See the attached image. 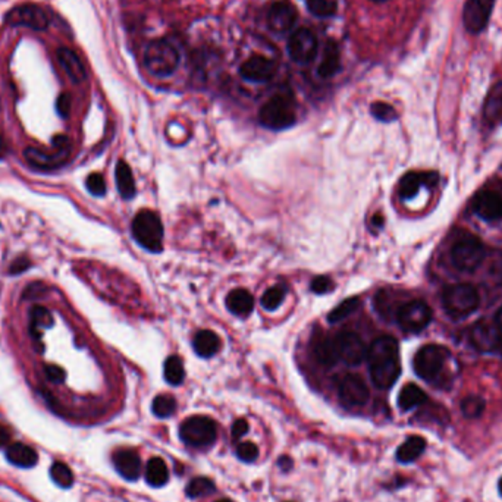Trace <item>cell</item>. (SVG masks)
I'll list each match as a JSON object with an SVG mask.
<instances>
[{"instance_id":"54","label":"cell","mask_w":502,"mask_h":502,"mask_svg":"<svg viewBox=\"0 0 502 502\" xmlns=\"http://www.w3.org/2000/svg\"><path fill=\"white\" fill-rule=\"evenodd\" d=\"M496 324H498V328L502 331V307L499 309V312L496 314Z\"/></svg>"},{"instance_id":"20","label":"cell","mask_w":502,"mask_h":502,"mask_svg":"<svg viewBox=\"0 0 502 502\" xmlns=\"http://www.w3.org/2000/svg\"><path fill=\"white\" fill-rule=\"evenodd\" d=\"M57 62L62 67L65 74L72 79L75 84L83 83L87 78L86 67L83 64L81 57H79L74 50L68 47H59L56 52Z\"/></svg>"},{"instance_id":"10","label":"cell","mask_w":502,"mask_h":502,"mask_svg":"<svg viewBox=\"0 0 502 502\" xmlns=\"http://www.w3.org/2000/svg\"><path fill=\"white\" fill-rule=\"evenodd\" d=\"M5 21L11 25H23L35 31H46L50 25V15L42 6L25 4L11 9L5 16Z\"/></svg>"},{"instance_id":"30","label":"cell","mask_w":502,"mask_h":502,"mask_svg":"<svg viewBox=\"0 0 502 502\" xmlns=\"http://www.w3.org/2000/svg\"><path fill=\"white\" fill-rule=\"evenodd\" d=\"M339 67H341L339 49L333 42H328L324 49V57L317 68V74L322 78H331L339 71Z\"/></svg>"},{"instance_id":"8","label":"cell","mask_w":502,"mask_h":502,"mask_svg":"<svg viewBox=\"0 0 502 502\" xmlns=\"http://www.w3.org/2000/svg\"><path fill=\"white\" fill-rule=\"evenodd\" d=\"M53 153H47L35 147H28L24 152L25 160L33 166V168H40V169H50V168H59L60 165H64L67 162V159L71 152V142L69 138L64 134L55 135L53 139Z\"/></svg>"},{"instance_id":"19","label":"cell","mask_w":502,"mask_h":502,"mask_svg":"<svg viewBox=\"0 0 502 502\" xmlns=\"http://www.w3.org/2000/svg\"><path fill=\"white\" fill-rule=\"evenodd\" d=\"M297 9L288 0H278L272 4L268 12V24L275 33H285L291 30L297 21Z\"/></svg>"},{"instance_id":"2","label":"cell","mask_w":502,"mask_h":502,"mask_svg":"<svg viewBox=\"0 0 502 502\" xmlns=\"http://www.w3.org/2000/svg\"><path fill=\"white\" fill-rule=\"evenodd\" d=\"M132 235L139 246L152 253H160L164 249L162 220L152 210L137 213L132 220Z\"/></svg>"},{"instance_id":"47","label":"cell","mask_w":502,"mask_h":502,"mask_svg":"<svg viewBox=\"0 0 502 502\" xmlns=\"http://www.w3.org/2000/svg\"><path fill=\"white\" fill-rule=\"evenodd\" d=\"M45 372H46L47 379L53 384H62L64 380H65V377H67L65 370L62 367L55 366V365H47L45 367Z\"/></svg>"},{"instance_id":"56","label":"cell","mask_w":502,"mask_h":502,"mask_svg":"<svg viewBox=\"0 0 502 502\" xmlns=\"http://www.w3.org/2000/svg\"><path fill=\"white\" fill-rule=\"evenodd\" d=\"M217 502H231V501L229 499H219Z\"/></svg>"},{"instance_id":"52","label":"cell","mask_w":502,"mask_h":502,"mask_svg":"<svg viewBox=\"0 0 502 502\" xmlns=\"http://www.w3.org/2000/svg\"><path fill=\"white\" fill-rule=\"evenodd\" d=\"M6 153H8V146H6L4 135L0 134V159H4L6 156Z\"/></svg>"},{"instance_id":"12","label":"cell","mask_w":502,"mask_h":502,"mask_svg":"<svg viewBox=\"0 0 502 502\" xmlns=\"http://www.w3.org/2000/svg\"><path fill=\"white\" fill-rule=\"evenodd\" d=\"M319 50V43L316 35L307 30L300 28L294 31L288 42V55L297 64L307 65L313 62Z\"/></svg>"},{"instance_id":"34","label":"cell","mask_w":502,"mask_h":502,"mask_svg":"<svg viewBox=\"0 0 502 502\" xmlns=\"http://www.w3.org/2000/svg\"><path fill=\"white\" fill-rule=\"evenodd\" d=\"M165 379L166 382L178 387L184 382L186 377V370H184V365L183 360H181L178 355H171L166 361H165Z\"/></svg>"},{"instance_id":"23","label":"cell","mask_w":502,"mask_h":502,"mask_svg":"<svg viewBox=\"0 0 502 502\" xmlns=\"http://www.w3.org/2000/svg\"><path fill=\"white\" fill-rule=\"evenodd\" d=\"M6 458L11 464L19 469H31L38 463L37 452L27 444L15 443L6 448Z\"/></svg>"},{"instance_id":"21","label":"cell","mask_w":502,"mask_h":502,"mask_svg":"<svg viewBox=\"0 0 502 502\" xmlns=\"http://www.w3.org/2000/svg\"><path fill=\"white\" fill-rule=\"evenodd\" d=\"M113 466L124 479L134 481L142 472V460L132 450H119L113 454Z\"/></svg>"},{"instance_id":"29","label":"cell","mask_w":502,"mask_h":502,"mask_svg":"<svg viewBox=\"0 0 502 502\" xmlns=\"http://www.w3.org/2000/svg\"><path fill=\"white\" fill-rule=\"evenodd\" d=\"M426 450V440L421 436H410L406 443L397 451V460L399 463H413Z\"/></svg>"},{"instance_id":"42","label":"cell","mask_w":502,"mask_h":502,"mask_svg":"<svg viewBox=\"0 0 502 502\" xmlns=\"http://www.w3.org/2000/svg\"><path fill=\"white\" fill-rule=\"evenodd\" d=\"M372 110V115L379 119V120H382V122H392V120L397 119V112L395 109L388 105V103H384V102H376L372 105L370 108Z\"/></svg>"},{"instance_id":"46","label":"cell","mask_w":502,"mask_h":502,"mask_svg":"<svg viewBox=\"0 0 502 502\" xmlns=\"http://www.w3.org/2000/svg\"><path fill=\"white\" fill-rule=\"evenodd\" d=\"M333 288L332 280L328 276H317L313 279L312 290L316 294H326Z\"/></svg>"},{"instance_id":"22","label":"cell","mask_w":502,"mask_h":502,"mask_svg":"<svg viewBox=\"0 0 502 502\" xmlns=\"http://www.w3.org/2000/svg\"><path fill=\"white\" fill-rule=\"evenodd\" d=\"M436 173L428 172H409L399 181V195L403 198H413L421 186L425 184H435L436 183Z\"/></svg>"},{"instance_id":"15","label":"cell","mask_w":502,"mask_h":502,"mask_svg":"<svg viewBox=\"0 0 502 502\" xmlns=\"http://www.w3.org/2000/svg\"><path fill=\"white\" fill-rule=\"evenodd\" d=\"M338 348L341 360H344L350 366H357L365 358H367V347L365 341L354 332H339L336 333Z\"/></svg>"},{"instance_id":"57","label":"cell","mask_w":502,"mask_h":502,"mask_svg":"<svg viewBox=\"0 0 502 502\" xmlns=\"http://www.w3.org/2000/svg\"><path fill=\"white\" fill-rule=\"evenodd\" d=\"M373 2H379L380 4V2H387V0H373Z\"/></svg>"},{"instance_id":"37","label":"cell","mask_w":502,"mask_h":502,"mask_svg":"<svg viewBox=\"0 0 502 502\" xmlns=\"http://www.w3.org/2000/svg\"><path fill=\"white\" fill-rule=\"evenodd\" d=\"M485 401L481 397L470 395L461 401V413L466 418H477L484 414Z\"/></svg>"},{"instance_id":"5","label":"cell","mask_w":502,"mask_h":502,"mask_svg":"<svg viewBox=\"0 0 502 502\" xmlns=\"http://www.w3.org/2000/svg\"><path fill=\"white\" fill-rule=\"evenodd\" d=\"M443 303L451 317H467L476 312L479 306V294L469 284L451 285L444 291Z\"/></svg>"},{"instance_id":"36","label":"cell","mask_w":502,"mask_h":502,"mask_svg":"<svg viewBox=\"0 0 502 502\" xmlns=\"http://www.w3.org/2000/svg\"><path fill=\"white\" fill-rule=\"evenodd\" d=\"M360 306V298L358 297H350L347 300H344L343 303H339L329 314H328V320L331 324H338L341 320L347 319L348 316H351Z\"/></svg>"},{"instance_id":"45","label":"cell","mask_w":502,"mask_h":502,"mask_svg":"<svg viewBox=\"0 0 502 502\" xmlns=\"http://www.w3.org/2000/svg\"><path fill=\"white\" fill-rule=\"evenodd\" d=\"M56 112L60 118H68L71 113V96L68 93H62L56 100Z\"/></svg>"},{"instance_id":"1","label":"cell","mask_w":502,"mask_h":502,"mask_svg":"<svg viewBox=\"0 0 502 502\" xmlns=\"http://www.w3.org/2000/svg\"><path fill=\"white\" fill-rule=\"evenodd\" d=\"M367 361L373 384L380 389H389L399 377V347L392 336L375 339L367 350Z\"/></svg>"},{"instance_id":"51","label":"cell","mask_w":502,"mask_h":502,"mask_svg":"<svg viewBox=\"0 0 502 502\" xmlns=\"http://www.w3.org/2000/svg\"><path fill=\"white\" fill-rule=\"evenodd\" d=\"M11 430L4 426V425H0V447H9L11 445Z\"/></svg>"},{"instance_id":"39","label":"cell","mask_w":502,"mask_h":502,"mask_svg":"<svg viewBox=\"0 0 502 502\" xmlns=\"http://www.w3.org/2000/svg\"><path fill=\"white\" fill-rule=\"evenodd\" d=\"M215 491V485L213 481L207 477H195L193 479L188 486H187V495L190 498H198L203 495H209Z\"/></svg>"},{"instance_id":"55","label":"cell","mask_w":502,"mask_h":502,"mask_svg":"<svg viewBox=\"0 0 502 502\" xmlns=\"http://www.w3.org/2000/svg\"><path fill=\"white\" fill-rule=\"evenodd\" d=\"M498 491H499V495L502 496V477H501L499 481H498Z\"/></svg>"},{"instance_id":"41","label":"cell","mask_w":502,"mask_h":502,"mask_svg":"<svg viewBox=\"0 0 502 502\" xmlns=\"http://www.w3.org/2000/svg\"><path fill=\"white\" fill-rule=\"evenodd\" d=\"M284 297H285V288H283V287H272L263 294L262 306L266 310H276L280 304H283Z\"/></svg>"},{"instance_id":"26","label":"cell","mask_w":502,"mask_h":502,"mask_svg":"<svg viewBox=\"0 0 502 502\" xmlns=\"http://www.w3.org/2000/svg\"><path fill=\"white\" fill-rule=\"evenodd\" d=\"M115 178H116V187L119 194L122 195V198L130 200L135 195V181L132 176V171L130 168V165L124 160H119L116 165V171H115Z\"/></svg>"},{"instance_id":"28","label":"cell","mask_w":502,"mask_h":502,"mask_svg":"<svg viewBox=\"0 0 502 502\" xmlns=\"http://www.w3.org/2000/svg\"><path fill=\"white\" fill-rule=\"evenodd\" d=\"M502 116V81L496 83L488 93L485 106H484V118L488 124H495Z\"/></svg>"},{"instance_id":"32","label":"cell","mask_w":502,"mask_h":502,"mask_svg":"<svg viewBox=\"0 0 502 502\" xmlns=\"http://www.w3.org/2000/svg\"><path fill=\"white\" fill-rule=\"evenodd\" d=\"M426 399H428V395L425 394L423 389H420L414 384H409L403 389H401V392L398 395V406L403 411H409V410H413L423 403H426Z\"/></svg>"},{"instance_id":"14","label":"cell","mask_w":502,"mask_h":502,"mask_svg":"<svg viewBox=\"0 0 502 502\" xmlns=\"http://www.w3.org/2000/svg\"><path fill=\"white\" fill-rule=\"evenodd\" d=\"M495 0H466L463 11V21L466 30L477 34L481 33L491 19Z\"/></svg>"},{"instance_id":"31","label":"cell","mask_w":502,"mask_h":502,"mask_svg":"<svg viewBox=\"0 0 502 502\" xmlns=\"http://www.w3.org/2000/svg\"><path fill=\"white\" fill-rule=\"evenodd\" d=\"M146 480L150 486L160 488L168 484L169 480V470L165 461L159 457L149 460L146 466Z\"/></svg>"},{"instance_id":"44","label":"cell","mask_w":502,"mask_h":502,"mask_svg":"<svg viewBox=\"0 0 502 502\" xmlns=\"http://www.w3.org/2000/svg\"><path fill=\"white\" fill-rule=\"evenodd\" d=\"M87 190L93 194V195H105L106 194V183L105 178L100 173H91L89 175L87 181H86Z\"/></svg>"},{"instance_id":"18","label":"cell","mask_w":502,"mask_h":502,"mask_svg":"<svg viewBox=\"0 0 502 502\" xmlns=\"http://www.w3.org/2000/svg\"><path fill=\"white\" fill-rule=\"evenodd\" d=\"M239 74L251 83H268L275 76L276 67L270 59L262 55H254L241 65Z\"/></svg>"},{"instance_id":"53","label":"cell","mask_w":502,"mask_h":502,"mask_svg":"<svg viewBox=\"0 0 502 502\" xmlns=\"http://www.w3.org/2000/svg\"><path fill=\"white\" fill-rule=\"evenodd\" d=\"M373 224H375L376 227H382V224H384V217L380 216V215H376V216L373 217Z\"/></svg>"},{"instance_id":"35","label":"cell","mask_w":502,"mask_h":502,"mask_svg":"<svg viewBox=\"0 0 502 502\" xmlns=\"http://www.w3.org/2000/svg\"><path fill=\"white\" fill-rule=\"evenodd\" d=\"M50 477L57 486L64 489H68L74 485V473L62 461H56V463L52 464Z\"/></svg>"},{"instance_id":"24","label":"cell","mask_w":502,"mask_h":502,"mask_svg":"<svg viewBox=\"0 0 502 502\" xmlns=\"http://www.w3.org/2000/svg\"><path fill=\"white\" fill-rule=\"evenodd\" d=\"M314 354L320 365L333 366L341 360L336 335L320 338L314 346Z\"/></svg>"},{"instance_id":"7","label":"cell","mask_w":502,"mask_h":502,"mask_svg":"<svg viewBox=\"0 0 502 502\" xmlns=\"http://www.w3.org/2000/svg\"><path fill=\"white\" fill-rule=\"evenodd\" d=\"M179 436L190 447H209L215 443L217 436L216 423L206 416L188 417L179 428Z\"/></svg>"},{"instance_id":"17","label":"cell","mask_w":502,"mask_h":502,"mask_svg":"<svg viewBox=\"0 0 502 502\" xmlns=\"http://www.w3.org/2000/svg\"><path fill=\"white\" fill-rule=\"evenodd\" d=\"M472 207L479 217L496 222L502 219V194L491 190L479 191L472 200Z\"/></svg>"},{"instance_id":"9","label":"cell","mask_w":502,"mask_h":502,"mask_svg":"<svg viewBox=\"0 0 502 502\" xmlns=\"http://www.w3.org/2000/svg\"><path fill=\"white\" fill-rule=\"evenodd\" d=\"M485 258L484 244L474 236H466L458 239L452 246L451 260L457 269L463 272H472L480 266Z\"/></svg>"},{"instance_id":"40","label":"cell","mask_w":502,"mask_h":502,"mask_svg":"<svg viewBox=\"0 0 502 502\" xmlns=\"http://www.w3.org/2000/svg\"><path fill=\"white\" fill-rule=\"evenodd\" d=\"M307 8L319 18H329L336 12L335 0H307Z\"/></svg>"},{"instance_id":"13","label":"cell","mask_w":502,"mask_h":502,"mask_svg":"<svg viewBox=\"0 0 502 502\" xmlns=\"http://www.w3.org/2000/svg\"><path fill=\"white\" fill-rule=\"evenodd\" d=\"M338 394H339V399L343 401V404L348 407L365 406L370 397L369 387L365 382V379L354 373L346 375L343 377V380L339 382Z\"/></svg>"},{"instance_id":"3","label":"cell","mask_w":502,"mask_h":502,"mask_svg":"<svg viewBox=\"0 0 502 502\" xmlns=\"http://www.w3.org/2000/svg\"><path fill=\"white\" fill-rule=\"evenodd\" d=\"M179 59L176 47L165 38L153 40L144 52V65L156 76L172 75L179 65Z\"/></svg>"},{"instance_id":"43","label":"cell","mask_w":502,"mask_h":502,"mask_svg":"<svg viewBox=\"0 0 502 502\" xmlns=\"http://www.w3.org/2000/svg\"><path fill=\"white\" fill-rule=\"evenodd\" d=\"M236 455L244 463H253L258 457V448L253 443H241L236 447Z\"/></svg>"},{"instance_id":"6","label":"cell","mask_w":502,"mask_h":502,"mask_svg":"<svg viewBox=\"0 0 502 502\" xmlns=\"http://www.w3.org/2000/svg\"><path fill=\"white\" fill-rule=\"evenodd\" d=\"M450 353L447 348L429 344L423 348H420L413 360V367L418 377L425 379L426 382H433L439 377L440 372L444 370Z\"/></svg>"},{"instance_id":"11","label":"cell","mask_w":502,"mask_h":502,"mask_svg":"<svg viewBox=\"0 0 502 502\" xmlns=\"http://www.w3.org/2000/svg\"><path fill=\"white\" fill-rule=\"evenodd\" d=\"M397 319L406 332H420L430 324L432 310L423 301L414 300L399 307Z\"/></svg>"},{"instance_id":"27","label":"cell","mask_w":502,"mask_h":502,"mask_svg":"<svg viewBox=\"0 0 502 502\" xmlns=\"http://www.w3.org/2000/svg\"><path fill=\"white\" fill-rule=\"evenodd\" d=\"M193 346H194V351L200 357L209 358V357L215 355L219 351V348H220V338L213 331H209V329L200 331L194 336Z\"/></svg>"},{"instance_id":"16","label":"cell","mask_w":502,"mask_h":502,"mask_svg":"<svg viewBox=\"0 0 502 502\" xmlns=\"http://www.w3.org/2000/svg\"><path fill=\"white\" fill-rule=\"evenodd\" d=\"M472 344L481 353H496L502 348L501 329L489 322H479L470 332Z\"/></svg>"},{"instance_id":"50","label":"cell","mask_w":502,"mask_h":502,"mask_svg":"<svg viewBox=\"0 0 502 502\" xmlns=\"http://www.w3.org/2000/svg\"><path fill=\"white\" fill-rule=\"evenodd\" d=\"M249 432V423L244 418L236 420L235 423L232 425V438L234 439H239L243 438L246 433Z\"/></svg>"},{"instance_id":"49","label":"cell","mask_w":502,"mask_h":502,"mask_svg":"<svg viewBox=\"0 0 502 502\" xmlns=\"http://www.w3.org/2000/svg\"><path fill=\"white\" fill-rule=\"evenodd\" d=\"M46 291H47V288H46V285H43V284H40V283L31 284V285L25 290L24 298H25V300H34V298H38V297L45 295Z\"/></svg>"},{"instance_id":"48","label":"cell","mask_w":502,"mask_h":502,"mask_svg":"<svg viewBox=\"0 0 502 502\" xmlns=\"http://www.w3.org/2000/svg\"><path fill=\"white\" fill-rule=\"evenodd\" d=\"M31 266V260L25 256H19L18 258H15L13 262L11 263V268H9V275H19V273H23L25 272L27 269H30Z\"/></svg>"},{"instance_id":"4","label":"cell","mask_w":502,"mask_h":502,"mask_svg":"<svg viewBox=\"0 0 502 502\" xmlns=\"http://www.w3.org/2000/svg\"><path fill=\"white\" fill-rule=\"evenodd\" d=\"M260 124L269 130H285L295 122V110L287 96H273L258 112Z\"/></svg>"},{"instance_id":"25","label":"cell","mask_w":502,"mask_h":502,"mask_svg":"<svg viewBox=\"0 0 502 502\" xmlns=\"http://www.w3.org/2000/svg\"><path fill=\"white\" fill-rule=\"evenodd\" d=\"M227 306L236 316H249L254 307V298L247 290L236 288L228 294Z\"/></svg>"},{"instance_id":"33","label":"cell","mask_w":502,"mask_h":502,"mask_svg":"<svg viewBox=\"0 0 502 502\" xmlns=\"http://www.w3.org/2000/svg\"><path fill=\"white\" fill-rule=\"evenodd\" d=\"M30 333L34 339H42V332L40 329H47L53 326V316L43 306H34L30 310Z\"/></svg>"},{"instance_id":"38","label":"cell","mask_w":502,"mask_h":502,"mask_svg":"<svg viewBox=\"0 0 502 502\" xmlns=\"http://www.w3.org/2000/svg\"><path fill=\"white\" fill-rule=\"evenodd\" d=\"M152 410L153 413L160 417V418H165V417H169L175 413L176 410V401L173 397L171 395H157L154 399H153V404H152Z\"/></svg>"}]
</instances>
